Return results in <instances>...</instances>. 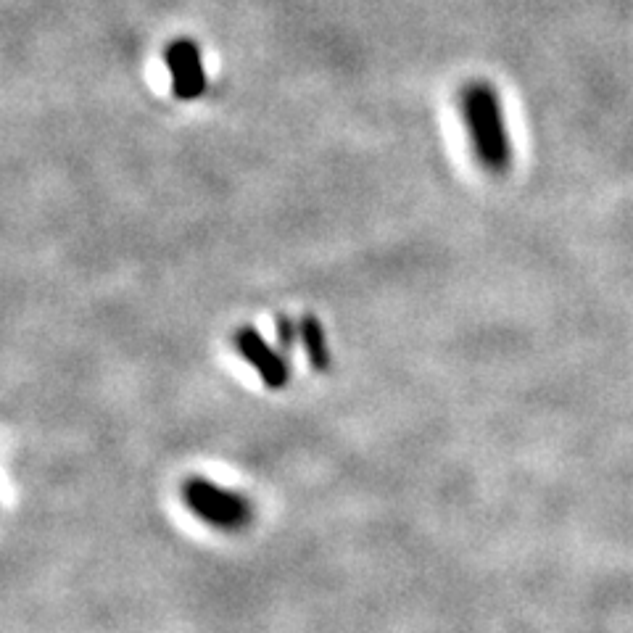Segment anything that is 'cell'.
<instances>
[{
    "label": "cell",
    "instance_id": "1",
    "mask_svg": "<svg viewBox=\"0 0 633 633\" xmlns=\"http://www.w3.org/2000/svg\"><path fill=\"white\" fill-rule=\"evenodd\" d=\"M459 106L478 161L491 172H502L510 164V138L496 93L486 82H470L459 95Z\"/></svg>",
    "mask_w": 633,
    "mask_h": 633
},
{
    "label": "cell",
    "instance_id": "2",
    "mask_svg": "<svg viewBox=\"0 0 633 633\" xmlns=\"http://www.w3.org/2000/svg\"><path fill=\"white\" fill-rule=\"evenodd\" d=\"M180 496L190 515H196L201 523L214 531L241 533L254 520V504L248 502L246 496L222 488L219 483L201 478V475L185 478Z\"/></svg>",
    "mask_w": 633,
    "mask_h": 633
},
{
    "label": "cell",
    "instance_id": "3",
    "mask_svg": "<svg viewBox=\"0 0 633 633\" xmlns=\"http://www.w3.org/2000/svg\"><path fill=\"white\" fill-rule=\"evenodd\" d=\"M164 66L169 72V88L177 101H198L206 93V69L201 48L193 37H175L164 45Z\"/></svg>",
    "mask_w": 633,
    "mask_h": 633
},
{
    "label": "cell",
    "instance_id": "4",
    "mask_svg": "<svg viewBox=\"0 0 633 633\" xmlns=\"http://www.w3.org/2000/svg\"><path fill=\"white\" fill-rule=\"evenodd\" d=\"M233 346L241 354L243 362L256 370V375L262 378V383L270 391H280L288 386L291 380V367L285 362L283 351H277L267 338H264L254 325H243L233 333Z\"/></svg>",
    "mask_w": 633,
    "mask_h": 633
},
{
    "label": "cell",
    "instance_id": "5",
    "mask_svg": "<svg viewBox=\"0 0 633 633\" xmlns=\"http://www.w3.org/2000/svg\"><path fill=\"white\" fill-rule=\"evenodd\" d=\"M301 325V349H304L306 359H309V367L317 372H325L330 367V346L328 335L317 314H304L299 317Z\"/></svg>",
    "mask_w": 633,
    "mask_h": 633
},
{
    "label": "cell",
    "instance_id": "6",
    "mask_svg": "<svg viewBox=\"0 0 633 633\" xmlns=\"http://www.w3.org/2000/svg\"><path fill=\"white\" fill-rule=\"evenodd\" d=\"M275 333H277V343H280V349L291 351L296 343L301 341V325L296 317L291 314H277L275 317Z\"/></svg>",
    "mask_w": 633,
    "mask_h": 633
}]
</instances>
